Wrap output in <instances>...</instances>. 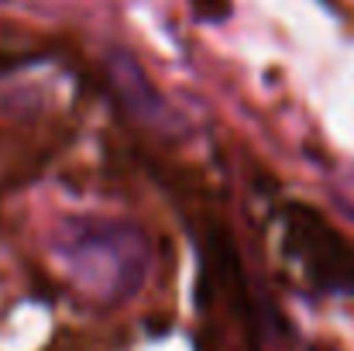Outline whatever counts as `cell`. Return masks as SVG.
Returning a JSON list of instances; mask_svg holds the SVG:
<instances>
[{
  "label": "cell",
  "mask_w": 354,
  "mask_h": 351,
  "mask_svg": "<svg viewBox=\"0 0 354 351\" xmlns=\"http://www.w3.org/2000/svg\"><path fill=\"white\" fill-rule=\"evenodd\" d=\"M289 251L327 289H354V248L317 210L289 207Z\"/></svg>",
  "instance_id": "6da1fadb"
},
{
  "label": "cell",
  "mask_w": 354,
  "mask_h": 351,
  "mask_svg": "<svg viewBox=\"0 0 354 351\" xmlns=\"http://www.w3.org/2000/svg\"><path fill=\"white\" fill-rule=\"evenodd\" d=\"M111 80H114V87L120 90V97L127 100V107H131L134 114L151 117L158 107H162L158 93L151 90L148 76L138 69V62H134L131 55H124V52L111 55Z\"/></svg>",
  "instance_id": "7a4b0ae2"
},
{
  "label": "cell",
  "mask_w": 354,
  "mask_h": 351,
  "mask_svg": "<svg viewBox=\"0 0 354 351\" xmlns=\"http://www.w3.org/2000/svg\"><path fill=\"white\" fill-rule=\"evenodd\" d=\"M21 62H24V59H14V55H3V52H0V73H3V69H14V66H21Z\"/></svg>",
  "instance_id": "277c9868"
},
{
  "label": "cell",
  "mask_w": 354,
  "mask_h": 351,
  "mask_svg": "<svg viewBox=\"0 0 354 351\" xmlns=\"http://www.w3.org/2000/svg\"><path fill=\"white\" fill-rule=\"evenodd\" d=\"M189 10H193L196 21L217 24V21H227V17H231L234 0H189Z\"/></svg>",
  "instance_id": "3957f363"
}]
</instances>
